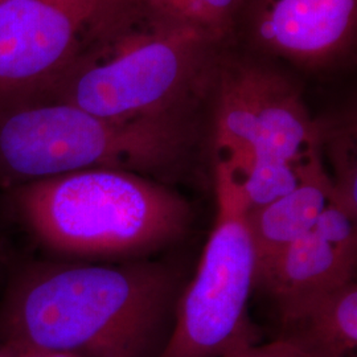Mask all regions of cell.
I'll return each instance as SVG.
<instances>
[{"mask_svg": "<svg viewBox=\"0 0 357 357\" xmlns=\"http://www.w3.org/2000/svg\"><path fill=\"white\" fill-rule=\"evenodd\" d=\"M171 270L40 265L13 283L3 311L7 340L81 357H146L175 294Z\"/></svg>", "mask_w": 357, "mask_h": 357, "instance_id": "6da1fadb", "label": "cell"}, {"mask_svg": "<svg viewBox=\"0 0 357 357\" xmlns=\"http://www.w3.org/2000/svg\"><path fill=\"white\" fill-rule=\"evenodd\" d=\"M213 44L143 0H113L51 89L56 102L107 119L191 116Z\"/></svg>", "mask_w": 357, "mask_h": 357, "instance_id": "7a4b0ae2", "label": "cell"}, {"mask_svg": "<svg viewBox=\"0 0 357 357\" xmlns=\"http://www.w3.org/2000/svg\"><path fill=\"white\" fill-rule=\"evenodd\" d=\"M15 204L26 228L53 252L75 257L143 255L180 240L188 202L155 178L93 168L22 184Z\"/></svg>", "mask_w": 357, "mask_h": 357, "instance_id": "3957f363", "label": "cell"}, {"mask_svg": "<svg viewBox=\"0 0 357 357\" xmlns=\"http://www.w3.org/2000/svg\"><path fill=\"white\" fill-rule=\"evenodd\" d=\"M196 138L191 116L115 121L70 103L23 106L0 116V178L26 184L93 168L166 178Z\"/></svg>", "mask_w": 357, "mask_h": 357, "instance_id": "277c9868", "label": "cell"}, {"mask_svg": "<svg viewBox=\"0 0 357 357\" xmlns=\"http://www.w3.org/2000/svg\"><path fill=\"white\" fill-rule=\"evenodd\" d=\"M215 193L213 229L159 357H224L257 344V332L248 318L257 273L249 206L236 168L221 158L215 168Z\"/></svg>", "mask_w": 357, "mask_h": 357, "instance_id": "5b68a950", "label": "cell"}, {"mask_svg": "<svg viewBox=\"0 0 357 357\" xmlns=\"http://www.w3.org/2000/svg\"><path fill=\"white\" fill-rule=\"evenodd\" d=\"M215 144L236 168L252 162L299 165L320 150V121L298 88L257 65H231L218 77Z\"/></svg>", "mask_w": 357, "mask_h": 357, "instance_id": "8992f818", "label": "cell"}, {"mask_svg": "<svg viewBox=\"0 0 357 357\" xmlns=\"http://www.w3.org/2000/svg\"><path fill=\"white\" fill-rule=\"evenodd\" d=\"M113 0H1L0 97L51 89Z\"/></svg>", "mask_w": 357, "mask_h": 357, "instance_id": "52a82bcc", "label": "cell"}, {"mask_svg": "<svg viewBox=\"0 0 357 357\" xmlns=\"http://www.w3.org/2000/svg\"><path fill=\"white\" fill-rule=\"evenodd\" d=\"M356 259V221L330 204L312 229L257 266L255 287L268 294L278 314L354 281Z\"/></svg>", "mask_w": 357, "mask_h": 357, "instance_id": "ba28073f", "label": "cell"}, {"mask_svg": "<svg viewBox=\"0 0 357 357\" xmlns=\"http://www.w3.org/2000/svg\"><path fill=\"white\" fill-rule=\"evenodd\" d=\"M357 0H253L258 45L298 64L342 57L356 35Z\"/></svg>", "mask_w": 357, "mask_h": 357, "instance_id": "9c48e42d", "label": "cell"}, {"mask_svg": "<svg viewBox=\"0 0 357 357\" xmlns=\"http://www.w3.org/2000/svg\"><path fill=\"white\" fill-rule=\"evenodd\" d=\"M298 172L299 181L294 190L268 204L248 211L257 266L308 233L332 204V181L321 150L305 158Z\"/></svg>", "mask_w": 357, "mask_h": 357, "instance_id": "30bf717a", "label": "cell"}, {"mask_svg": "<svg viewBox=\"0 0 357 357\" xmlns=\"http://www.w3.org/2000/svg\"><path fill=\"white\" fill-rule=\"evenodd\" d=\"M278 340L314 357H352L357 347L355 281L278 312Z\"/></svg>", "mask_w": 357, "mask_h": 357, "instance_id": "8fae6325", "label": "cell"}, {"mask_svg": "<svg viewBox=\"0 0 357 357\" xmlns=\"http://www.w3.org/2000/svg\"><path fill=\"white\" fill-rule=\"evenodd\" d=\"M320 149L331 162L332 204L356 221V125L352 115L320 121Z\"/></svg>", "mask_w": 357, "mask_h": 357, "instance_id": "7c38bea8", "label": "cell"}, {"mask_svg": "<svg viewBox=\"0 0 357 357\" xmlns=\"http://www.w3.org/2000/svg\"><path fill=\"white\" fill-rule=\"evenodd\" d=\"M156 13L195 28L216 43L228 31L240 0H143Z\"/></svg>", "mask_w": 357, "mask_h": 357, "instance_id": "4fadbf2b", "label": "cell"}, {"mask_svg": "<svg viewBox=\"0 0 357 357\" xmlns=\"http://www.w3.org/2000/svg\"><path fill=\"white\" fill-rule=\"evenodd\" d=\"M224 357H314L298 347L282 342L274 340L268 344H253L240 348L237 351L230 352Z\"/></svg>", "mask_w": 357, "mask_h": 357, "instance_id": "5bb4252c", "label": "cell"}, {"mask_svg": "<svg viewBox=\"0 0 357 357\" xmlns=\"http://www.w3.org/2000/svg\"><path fill=\"white\" fill-rule=\"evenodd\" d=\"M4 344L7 345V348L11 351L13 357H81L69 352L38 348V347L23 344L13 340H6Z\"/></svg>", "mask_w": 357, "mask_h": 357, "instance_id": "9a60e30c", "label": "cell"}, {"mask_svg": "<svg viewBox=\"0 0 357 357\" xmlns=\"http://www.w3.org/2000/svg\"><path fill=\"white\" fill-rule=\"evenodd\" d=\"M0 357H13L11 351L7 348V345L3 344L0 347Z\"/></svg>", "mask_w": 357, "mask_h": 357, "instance_id": "2e32d148", "label": "cell"}, {"mask_svg": "<svg viewBox=\"0 0 357 357\" xmlns=\"http://www.w3.org/2000/svg\"><path fill=\"white\" fill-rule=\"evenodd\" d=\"M0 1H1V0H0Z\"/></svg>", "mask_w": 357, "mask_h": 357, "instance_id": "e0dca14e", "label": "cell"}]
</instances>
